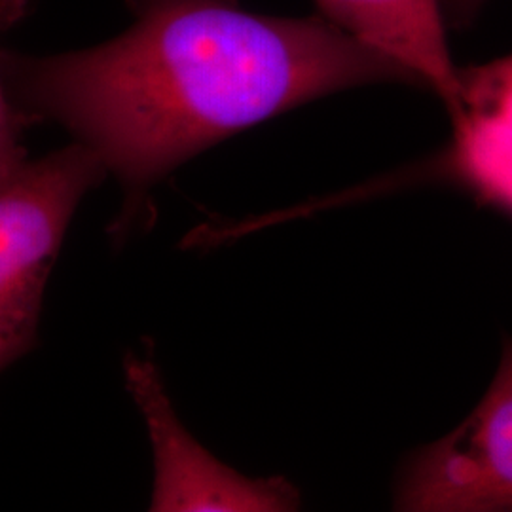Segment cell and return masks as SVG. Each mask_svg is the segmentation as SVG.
Masks as SVG:
<instances>
[{"mask_svg":"<svg viewBox=\"0 0 512 512\" xmlns=\"http://www.w3.org/2000/svg\"><path fill=\"white\" fill-rule=\"evenodd\" d=\"M133 23L101 46L0 52L10 97L90 148L124 190L126 236L148 192L241 129L317 97L378 82L418 84L397 61L323 16L277 18L239 0H128Z\"/></svg>","mask_w":512,"mask_h":512,"instance_id":"obj_1","label":"cell"},{"mask_svg":"<svg viewBox=\"0 0 512 512\" xmlns=\"http://www.w3.org/2000/svg\"><path fill=\"white\" fill-rule=\"evenodd\" d=\"M105 175L74 141L0 177V372L37 346L44 289L67 228Z\"/></svg>","mask_w":512,"mask_h":512,"instance_id":"obj_2","label":"cell"},{"mask_svg":"<svg viewBox=\"0 0 512 512\" xmlns=\"http://www.w3.org/2000/svg\"><path fill=\"white\" fill-rule=\"evenodd\" d=\"M395 509L512 511V342L471 416L408 461Z\"/></svg>","mask_w":512,"mask_h":512,"instance_id":"obj_3","label":"cell"},{"mask_svg":"<svg viewBox=\"0 0 512 512\" xmlns=\"http://www.w3.org/2000/svg\"><path fill=\"white\" fill-rule=\"evenodd\" d=\"M128 389L147 420L156 480L150 511H294L296 488L285 478L239 475L184 429L148 355L126 357Z\"/></svg>","mask_w":512,"mask_h":512,"instance_id":"obj_4","label":"cell"},{"mask_svg":"<svg viewBox=\"0 0 512 512\" xmlns=\"http://www.w3.org/2000/svg\"><path fill=\"white\" fill-rule=\"evenodd\" d=\"M448 173L512 213V54L458 69Z\"/></svg>","mask_w":512,"mask_h":512,"instance_id":"obj_5","label":"cell"},{"mask_svg":"<svg viewBox=\"0 0 512 512\" xmlns=\"http://www.w3.org/2000/svg\"><path fill=\"white\" fill-rule=\"evenodd\" d=\"M315 2L323 18L397 61L418 86L433 90L450 109L458 92L459 67L450 54L440 0Z\"/></svg>","mask_w":512,"mask_h":512,"instance_id":"obj_6","label":"cell"},{"mask_svg":"<svg viewBox=\"0 0 512 512\" xmlns=\"http://www.w3.org/2000/svg\"><path fill=\"white\" fill-rule=\"evenodd\" d=\"M31 0H0V33L8 31L25 16ZM33 122L10 97L0 65V177L27 162L23 133Z\"/></svg>","mask_w":512,"mask_h":512,"instance_id":"obj_7","label":"cell"},{"mask_svg":"<svg viewBox=\"0 0 512 512\" xmlns=\"http://www.w3.org/2000/svg\"><path fill=\"white\" fill-rule=\"evenodd\" d=\"M440 2L446 18L465 23L467 19L475 16L486 0H440Z\"/></svg>","mask_w":512,"mask_h":512,"instance_id":"obj_8","label":"cell"}]
</instances>
